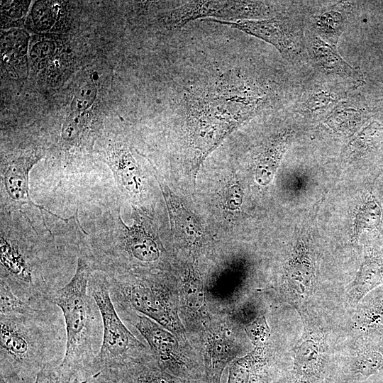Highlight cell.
I'll list each match as a JSON object with an SVG mask.
<instances>
[{
  "label": "cell",
  "instance_id": "1",
  "mask_svg": "<svg viewBox=\"0 0 383 383\" xmlns=\"http://www.w3.org/2000/svg\"><path fill=\"white\" fill-rule=\"evenodd\" d=\"M0 324L1 383H35L45 366L61 364L67 337L55 304L26 314H1Z\"/></svg>",
  "mask_w": 383,
  "mask_h": 383
},
{
  "label": "cell",
  "instance_id": "2",
  "mask_svg": "<svg viewBox=\"0 0 383 383\" xmlns=\"http://www.w3.org/2000/svg\"><path fill=\"white\" fill-rule=\"evenodd\" d=\"M93 272L87 260L78 255L72 278L49 299L61 309L65 321L66 349L60 366L79 383H86L98 373L103 338L101 313L88 289Z\"/></svg>",
  "mask_w": 383,
  "mask_h": 383
},
{
  "label": "cell",
  "instance_id": "3",
  "mask_svg": "<svg viewBox=\"0 0 383 383\" xmlns=\"http://www.w3.org/2000/svg\"><path fill=\"white\" fill-rule=\"evenodd\" d=\"M88 289L99 307L103 324L102 343L96 362L98 373L133 362H146L143 356L144 345L125 326L114 306L106 274L93 272Z\"/></svg>",
  "mask_w": 383,
  "mask_h": 383
},
{
  "label": "cell",
  "instance_id": "4",
  "mask_svg": "<svg viewBox=\"0 0 383 383\" xmlns=\"http://www.w3.org/2000/svg\"><path fill=\"white\" fill-rule=\"evenodd\" d=\"M107 278L110 296L118 315L131 309L169 331H181L177 317L162 287L148 280L123 277Z\"/></svg>",
  "mask_w": 383,
  "mask_h": 383
},
{
  "label": "cell",
  "instance_id": "5",
  "mask_svg": "<svg viewBox=\"0 0 383 383\" xmlns=\"http://www.w3.org/2000/svg\"><path fill=\"white\" fill-rule=\"evenodd\" d=\"M317 284L316 264L311 238L299 237L284 265L281 292L299 313L309 309Z\"/></svg>",
  "mask_w": 383,
  "mask_h": 383
},
{
  "label": "cell",
  "instance_id": "6",
  "mask_svg": "<svg viewBox=\"0 0 383 383\" xmlns=\"http://www.w3.org/2000/svg\"><path fill=\"white\" fill-rule=\"evenodd\" d=\"M303 333L294 348L289 383H323L328 367L327 332L310 309L301 313Z\"/></svg>",
  "mask_w": 383,
  "mask_h": 383
},
{
  "label": "cell",
  "instance_id": "7",
  "mask_svg": "<svg viewBox=\"0 0 383 383\" xmlns=\"http://www.w3.org/2000/svg\"><path fill=\"white\" fill-rule=\"evenodd\" d=\"M259 13L256 1H190L168 11L162 19L167 29L175 30L198 18L226 21L254 20Z\"/></svg>",
  "mask_w": 383,
  "mask_h": 383
},
{
  "label": "cell",
  "instance_id": "8",
  "mask_svg": "<svg viewBox=\"0 0 383 383\" xmlns=\"http://www.w3.org/2000/svg\"><path fill=\"white\" fill-rule=\"evenodd\" d=\"M206 21L226 25L260 38L274 46L289 61L293 62L300 57L302 50L300 31L293 20L282 14L260 20Z\"/></svg>",
  "mask_w": 383,
  "mask_h": 383
},
{
  "label": "cell",
  "instance_id": "9",
  "mask_svg": "<svg viewBox=\"0 0 383 383\" xmlns=\"http://www.w3.org/2000/svg\"><path fill=\"white\" fill-rule=\"evenodd\" d=\"M383 370V337L358 336L343 382H362Z\"/></svg>",
  "mask_w": 383,
  "mask_h": 383
},
{
  "label": "cell",
  "instance_id": "10",
  "mask_svg": "<svg viewBox=\"0 0 383 383\" xmlns=\"http://www.w3.org/2000/svg\"><path fill=\"white\" fill-rule=\"evenodd\" d=\"M381 286H383V250L374 245H366L356 276L346 288V301L356 307L369 293Z\"/></svg>",
  "mask_w": 383,
  "mask_h": 383
},
{
  "label": "cell",
  "instance_id": "11",
  "mask_svg": "<svg viewBox=\"0 0 383 383\" xmlns=\"http://www.w3.org/2000/svg\"><path fill=\"white\" fill-rule=\"evenodd\" d=\"M38 160L39 157L37 155L28 153L11 160L4 173V189L10 199L19 206L28 204L38 209L41 213L45 211L67 223L68 219L62 218L43 206L35 204L30 196L28 175L30 170Z\"/></svg>",
  "mask_w": 383,
  "mask_h": 383
},
{
  "label": "cell",
  "instance_id": "12",
  "mask_svg": "<svg viewBox=\"0 0 383 383\" xmlns=\"http://www.w3.org/2000/svg\"><path fill=\"white\" fill-rule=\"evenodd\" d=\"M134 326L146 340L152 354L162 366H173L181 362L178 343L172 333L150 318L135 313Z\"/></svg>",
  "mask_w": 383,
  "mask_h": 383
},
{
  "label": "cell",
  "instance_id": "13",
  "mask_svg": "<svg viewBox=\"0 0 383 383\" xmlns=\"http://www.w3.org/2000/svg\"><path fill=\"white\" fill-rule=\"evenodd\" d=\"M107 160L121 190L129 197L138 199L144 190V182L129 150L116 144L108 150Z\"/></svg>",
  "mask_w": 383,
  "mask_h": 383
},
{
  "label": "cell",
  "instance_id": "14",
  "mask_svg": "<svg viewBox=\"0 0 383 383\" xmlns=\"http://www.w3.org/2000/svg\"><path fill=\"white\" fill-rule=\"evenodd\" d=\"M307 42L311 59L323 73L356 82H362L363 76L360 70L348 64L339 54L336 47L326 43L314 33Z\"/></svg>",
  "mask_w": 383,
  "mask_h": 383
},
{
  "label": "cell",
  "instance_id": "15",
  "mask_svg": "<svg viewBox=\"0 0 383 383\" xmlns=\"http://www.w3.org/2000/svg\"><path fill=\"white\" fill-rule=\"evenodd\" d=\"M356 307L353 326L357 337H383V286L369 293Z\"/></svg>",
  "mask_w": 383,
  "mask_h": 383
},
{
  "label": "cell",
  "instance_id": "16",
  "mask_svg": "<svg viewBox=\"0 0 383 383\" xmlns=\"http://www.w3.org/2000/svg\"><path fill=\"white\" fill-rule=\"evenodd\" d=\"M292 132L285 130L267 141L255 159V179L262 186L272 179L292 139Z\"/></svg>",
  "mask_w": 383,
  "mask_h": 383
},
{
  "label": "cell",
  "instance_id": "17",
  "mask_svg": "<svg viewBox=\"0 0 383 383\" xmlns=\"http://www.w3.org/2000/svg\"><path fill=\"white\" fill-rule=\"evenodd\" d=\"M350 9L348 2H339L319 11L313 17L311 22L314 34L336 47L345 29Z\"/></svg>",
  "mask_w": 383,
  "mask_h": 383
},
{
  "label": "cell",
  "instance_id": "18",
  "mask_svg": "<svg viewBox=\"0 0 383 383\" xmlns=\"http://www.w3.org/2000/svg\"><path fill=\"white\" fill-rule=\"evenodd\" d=\"M382 211L372 192L367 193L356 209L353 223L352 240L357 243L364 231H373L379 227Z\"/></svg>",
  "mask_w": 383,
  "mask_h": 383
},
{
  "label": "cell",
  "instance_id": "19",
  "mask_svg": "<svg viewBox=\"0 0 383 383\" xmlns=\"http://www.w3.org/2000/svg\"><path fill=\"white\" fill-rule=\"evenodd\" d=\"M232 341L223 335H213L206 347V366L214 383L220 381L223 370L233 355Z\"/></svg>",
  "mask_w": 383,
  "mask_h": 383
},
{
  "label": "cell",
  "instance_id": "20",
  "mask_svg": "<svg viewBox=\"0 0 383 383\" xmlns=\"http://www.w3.org/2000/svg\"><path fill=\"white\" fill-rule=\"evenodd\" d=\"M363 121L362 109L350 103L341 102L328 114L326 123L338 133L350 135L357 131Z\"/></svg>",
  "mask_w": 383,
  "mask_h": 383
},
{
  "label": "cell",
  "instance_id": "21",
  "mask_svg": "<svg viewBox=\"0 0 383 383\" xmlns=\"http://www.w3.org/2000/svg\"><path fill=\"white\" fill-rule=\"evenodd\" d=\"M383 141V125L372 122L362 129L350 141L346 153L354 158H360L377 149Z\"/></svg>",
  "mask_w": 383,
  "mask_h": 383
},
{
  "label": "cell",
  "instance_id": "22",
  "mask_svg": "<svg viewBox=\"0 0 383 383\" xmlns=\"http://www.w3.org/2000/svg\"><path fill=\"white\" fill-rule=\"evenodd\" d=\"M338 95L328 89H318L302 101L298 112L308 118H318L328 114L338 104Z\"/></svg>",
  "mask_w": 383,
  "mask_h": 383
},
{
  "label": "cell",
  "instance_id": "23",
  "mask_svg": "<svg viewBox=\"0 0 383 383\" xmlns=\"http://www.w3.org/2000/svg\"><path fill=\"white\" fill-rule=\"evenodd\" d=\"M264 348L265 345L256 346L254 352L235 361L230 369L227 383H251L264 362Z\"/></svg>",
  "mask_w": 383,
  "mask_h": 383
},
{
  "label": "cell",
  "instance_id": "24",
  "mask_svg": "<svg viewBox=\"0 0 383 383\" xmlns=\"http://www.w3.org/2000/svg\"><path fill=\"white\" fill-rule=\"evenodd\" d=\"M121 368L131 383H173L162 371L146 363L133 362Z\"/></svg>",
  "mask_w": 383,
  "mask_h": 383
},
{
  "label": "cell",
  "instance_id": "25",
  "mask_svg": "<svg viewBox=\"0 0 383 383\" xmlns=\"http://www.w3.org/2000/svg\"><path fill=\"white\" fill-rule=\"evenodd\" d=\"M0 288L1 314H26L37 309L16 296L9 286L2 280Z\"/></svg>",
  "mask_w": 383,
  "mask_h": 383
},
{
  "label": "cell",
  "instance_id": "26",
  "mask_svg": "<svg viewBox=\"0 0 383 383\" xmlns=\"http://www.w3.org/2000/svg\"><path fill=\"white\" fill-rule=\"evenodd\" d=\"M169 207L170 212L177 213L183 219L182 220L176 216H172L174 218L176 226L179 229L180 228V231L185 235L187 239L191 242L197 240L201 235V229L197 221L194 220L186 209H182V207H177L178 209H176L170 201H169Z\"/></svg>",
  "mask_w": 383,
  "mask_h": 383
},
{
  "label": "cell",
  "instance_id": "27",
  "mask_svg": "<svg viewBox=\"0 0 383 383\" xmlns=\"http://www.w3.org/2000/svg\"><path fill=\"white\" fill-rule=\"evenodd\" d=\"M183 294L186 306L192 311L201 309L204 302L203 288L200 281L192 274L184 279Z\"/></svg>",
  "mask_w": 383,
  "mask_h": 383
},
{
  "label": "cell",
  "instance_id": "28",
  "mask_svg": "<svg viewBox=\"0 0 383 383\" xmlns=\"http://www.w3.org/2000/svg\"><path fill=\"white\" fill-rule=\"evenodd\" d=\"M51 1L38 2L33 7V20L38 28L48 30L55 23L59 9L57 4Z\"/></svg>",
  "mask_w": 383,
  "mask_h": 383
},
{
  "label": "cell",
  "instance_id": "29",
  "mask_svg": "<svg viewBox=\"0 0 383 383\" xmlns=\"http://www.w3.org/2000/svg\"><path fill=\"white\" fill-rule=\"evenodd\" d=\"M35 383H79L72 379L60 365L45 366L38 374Z\"/></svg>",
  "mask_w": 383,
  "mask_h": 383
},
{
  "label": "cell",
  "instance_id": "30",
  "mask_svg": "<svg viewBox=\"0 0 383 383\" xmlns=\"http://www.w3.org/2000/svg\"><path fill=\"white\" fill-rule=\"evenodd\" d=\"M245 331L255 346L265 345L270 330L265 316H261L246 326Z\"/></svg>",
  "mask_w": 383,
  "mask_h": 383
},
{
  "label": "cell",
  "instance_id": "31",
  "mask_svg": "<svg viewBox=\"0 0 383 383\" xmlns=\"http://www.w3.org/2000/svg\"><path fill=\"white\" fill-rule=\"evenodd\" d=\"M96 96V88L91 84H87L81 87L76 94L72 109L77 112L87 109L93 103Z\"/></svg>",
  "mask_w": 383,
  "mask_h": 383
},
{
  "label": "cell",
  "instance_id": "32",
  "mask_svg": "<svg viewBox=\"0 0 383 383\" xmlns=\"http://www.w3.org/2000/svg\"><path fill=\"white\" fill-rule=\"evenodd\" d=\"M93 379L95 383H131L120 367L101 370Z\"/></svg>",
  "mask_w": 383,
  "mask_h": 383
},
{
  "label": "cell",
  "instance_id": "33",
  "mask_svg": "<svg viewBox=\"0 0 383 383\" xmlns=\"http://www.w3.org/2000/svg\"><path fill=\"white\" fill-rule=\"evenodd\" d=\"M243 201V190L238 183L228 186L223 194V204L226 209L234 211L240 207Z\"/></svg>",
  "mask_w": 383,
  "mask_h": 383
},
{
  "label": "cell",
  "instance_id": "34",
  "mask_svg": "<svg viewBox=\"0 0 383 383\" xmlns=\"http://www.w3.org/2000/svg\"><path fill=\"white\" fill-rule=\"evenodd\" d=\"M26 1H9L6 4H4L3 9L8 11V16L12 18H19L21 16V11L26 7Z\"/></svg>",
  "mask_w": 383,
  "mask_h": 383
},
{
  "label": "cell",
  "instance_id": "35",
  "mask_svg": "<svg viewBox=\"0 0 383 383\" xmlns=\"http://www.w3.org/2000/svg\"><path fill=\"white\" fill-rule=\"evenodd\" d=\"M86 383H95L93 377L88 380Z\"/></svg>",
  "mask_w": 383,
  "mask_h": 383
},
{
  "label": "cell",
  "instance_id": "36",
  "mask_svg": "<svg viewBox=\"0 0 383 383\" xmlns=\"http://www.w3.org/2000/svg\"><path fill=\"white\" fill-rule=\"evenodd\" d=\"M347 383H363V382H347Z\"/></svg>",
  "mask_w": 383,
  "mask_h": 383
}]
</instances>
